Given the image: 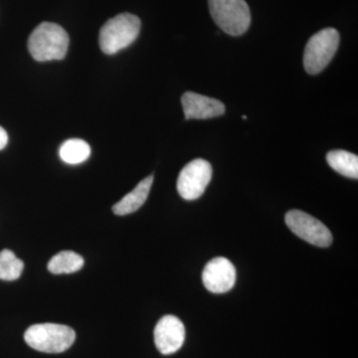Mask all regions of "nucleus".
I'll list each match as a JSON object with an SVG mask.
<instances>
[{
	"label": "nucleus",
	"instance_id": "39448f33",
	"mask_svg": "<svg viewBox=\"0 0 358 358\" xmlns=\"http://www.w3.org/2000/svg\"><path fill=\"white\" fill-rule=\"evenodd\" d=\"M339 45V33L334 28H326L315 33L306 45L303 66L308 74L322 72L336 55Z\"/></svg>",
	"mask_w": 358,
	"mask_h": 358
},
{
	"label": "nucleus",
	"instance_id": "9d476101",
	"mask_svg": "<svg viewBox=\"0 0 358 358\" xmlns=\"http://www.w3.org/2000/svg\"><path fill=\"white\" fill-rule=\"evenodd\" d=\"M186 120H207L220 117L225 113V106L221 101L194 92H186L181 96Z\"/></svg>",
	"mask_w": 358,
	"mask_h": 358
},
{
	"label": "nucleus",
	"instance_id": "2eb2a0df",
	"mask_svg": "<svg viewBox=\"0 0 358 358\" xmlns=\"http://www.w3.org/2000/svg\"><path fill=\"white\" fill-rule=\"evenodd\" d=\"M24 263L18 259L10 250L0 252V280L15 281L22 274Z\"/></svg>",
	"mask_w": 358,
	"mask_h": 358
},
{
	"label": "nucleus",
	"instance_id": "423d86ee",
	"mask_svg": "<svg viewBox=\"0 0 358 358\" xmlns=\"http://www.w3.org/2000/svg\"><path fill=\"white\" fill-rule=\"evenodd\" d=\"M285 220L294 234L310 244L317 247H329L333 243V235L329 228L306 212L289 211Z\"/></svg>",
	"mask_w": 358,
	"mask_h": 358
},
{
	"label": "nucleus",
	"instance_id": "f8f14e48",
	"mask_svg": "<svg viewBox=\"0 0 358 358\" xmlns=\"http://www.w3.org/2000/svg\"><path fill=\"white\" fill-rule=\"evenodd\" d=\"M327 164L336 173L346 178H358V157L346 150H331L327 155Z\"/></svg>",
	"mask_w": 358,
	"mask_h": 358
},
{
	"label": "nucleus",
	"instance_id": "f03ea898",
	"mask_svg": "<svg viewBox=\"0 0 358 358\" xmlns=\"http://www.w3.org/2000/svg\"><path fill=\"white\" fill-rule=\"evenodd\" d=\"M141 20L131 13H121L108 20L101 28L99 44L103 53L114 55L138 38Z\"/></svg>",
	"mask_w": 358,
	"mask_h": 358
},
{
	"label": "nucleus",
	"instance_id": "1a4fd4ad",
	"mask_svg": "<svg viewBox=\"0 0 358 358\" xmlns=\"http://www.w3.org/2000/svg\"><path fill=\"white\" fill-rule=\"evenodd\" d=\"M185 339V327L178 317L166 315L157 322L155 329V343L162 355L178 352Z\"/></svg>",
	"mask_w": 358,
	"mask_h": 358
},
{
	"label": "nucleus",
	"instance_id": "20e7f679",
	"mask_svg": "<svg viewBox=\"0 0 358 358\" xmlns=\"http://www.w3.org/2000/svg\"><path fill=\"white\" fill-rule=\"evenodd\" d=\"M209 11L216 24L231 36L248 30L251 13L245 0H208Z\"/></svg>",
	"mask_w": 358,
	"mask_h": 358
},
{
	"label": "nucleus",
	"instance_id": "9b49d317",
	"mask_svg": "<svg viewBox=\"0 0 358 358\" xmlns=\"http://www.w3.org/2000/svg\"><path fill=\"white\" fill-rule=\"evenodd\" d=\"M152 182H154V176H148L147 178L141 180L134 190L113 206V212L115 215H128L138 210L147 201Z\"/></svg>",
	"mask_w": 358,
	"mask_h": 358
},
{
	"label": "nucleus",
	"instance_id": "0eeeda50",
	"mask_svg": "<svg viewBox=\"0 0 358 358\" xmlns=\"http://www.w3.org/2000/svg\"><path fill=\"white\" fill-rule=\"evenodd\" d=\"M212 178V166L207 160L196 159L183 167L178 179V192L185 200L199 199Z\"/></svg>",
	"mask_w": 358,
	"mask_h": 358
},
{
	"label": "nucleus",
	"instance_id": "7ed1b4c3",
	"mask_svg": "<svg viewBox=\"0 0 358 358\" xmlns=\"http://www.w3.org/2000/svg\"><path fill=\"white\" fill-rule=\"evenodd\" d=\"M26 343L35 350L46 353H61L69 350L76 334L63 324H39L28 327L24 334Z\"/></svg>",
	"mask_w": 358,
	"mask_h": 358
},
{
	"label": "nucleus",
	"instance_id": "f257e3e1",
	"mask_svg": "<svg viewBox=\"0 0 358 358\" xmlns=\"http://www.w3.org/2000/svg\"><path fill=\"white\" fill-rule=\"evenodd\" d=\"M69 35L62 26L42 22L30 34L28 50L38 62L62 60L69 47Z\"/></svg>",
	"mask_w": 358,
	"mask_h": 358
},
{
	"label": "nucleus",
	"instance_id": "ddd939ff",
	"mask_svg": "<svg viewBox=\"0 0 358 358\" xmlns=\"http://www.w3.org/2000/svg\"><path fill=\"white\" fill-rule=\"evenodd\" d=\"M84 259L72 251H62L52 257L48 263V270L52 274H72L81 270Z\"/></svg>",
	"mask_w": 358,
	"mask_h": 358
},
{
	"label": "nucleus",
	"instance_id": "6e6552de",
	"mask_svg": "<svg viewBox=\"0 0 358 358\" xmlns=\"http://www.w3.org/2000/svg\"><path fill=\"white\" fill-rule=\"evenodd\" d=\"M202 282L211 293H227L236 282V268L228 259L218 257L205 266Z\"/></svg>",
	"mask_w": 358,
	"mask_h": 358
},
{
	"label": "nucleus",
	"instance_id": "dca6fc26",
	"mask_svg": "<svg viewBox=\"0 0 358 358\" xmlns=\"http://www.w3.org/2000/svg\"><path fill=\"white\" fill-rule=\"evenodd\" d=\"M7 143H8V134L6 129L0 127V150L6 147Z\"/></svg>",
	"mask_w": 358,
	"mask_h": 358
},
{
	"label": "nucleus",
	"instance_id": "4468645a",
	"mask_svg": "<svg viewBox=\"0 0 358 358\" xmlns=\"http://www.w3.org/2000/svg\"><path fill=\"white\" fill-rule=\"evenodd\" d=\"M59 155L66 164H79L89 159L91 155V148L83 140L71 138L61 145Z\"/></svg>",
	"mask_w": 358,
	"mask_h": 358
}]
</instances>
